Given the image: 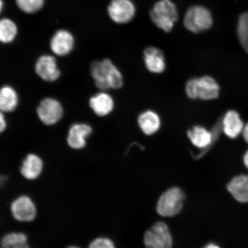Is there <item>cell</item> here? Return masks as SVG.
I'll list each match as a JSON object with an SVG mask.
<instances>
[{"instance_id":"6da1fadb","label":"cell","mask_w":248,"mask_h":248,"mask_svg":"<svg viewBox=\"0 0 248 248\" xmlns=\"http://www.w3.org/2000/svg\"><path fill=\"white\" fill-rule=\"evenodd\" d=\"M91 73L95 86L101 91L123 88L124 82L122 73L108 59L93 62L91 65Z\"/></svg>"},{"instance_id":"d4e9b609","label":"cell","mask_w":248,"mask_h":248,"mask_svg":"<svg viewBox=\"0 0 248 248\" xmlns=\"http://www.w3.org/2000/svg\"><path fill=\"white\" fill-rule=\"evenodd\" d=\"M88 248H116L112 241L105 237H98L89 243Z\"/></svg>"},{"instance_id":"4dcf8cb0","label":"cell","mask_w":248,"mask_h":248,"mask_svg":"<svg viewBox=\"0 0 248 248\" xmlns=\"http://www.w3.org/2000/svg\"><path fill=\"white\" fill-rule=\"evenodd\" d=\"M65 248H82L79 247L78 246H76V245H70V246H67Z\"/></svg>"},{"instance_id":"7c38bea8","label":"cell","mask_w":248,"mask_h":248,"mask_svg":"<svg viewBox=\"0 0 248 248\" xmlns=\"http://www.w3.org/2000/svg\"><path fill=\"white\" fill-rule=\"evenodd\" d=\"M91 125L85 123H76L70 126L67 137V143L73 150H81L86 147L87 139L92 134Z\"/></svg>"},{"instance_id":"e0dca14e","label":"cell","mask_w":248,"mask_h":248,"mask_svg":"<svg viewBox=\"0 0 248 248\" xmlns=\"http://www.w3.org/2000/svg\"><path fill=\"white\" fill-rule=\"evenodd\" d=\"M89 106L96 115L102 117L112 112L115 107V102L112 96L106 91H101L90 99Z\"/></svg>"},{"instance_id":"44dd1931","label":"cell","mask_w":248,"mask_h":248,"mask_svg":"<svg viewBox=\"0 0 248 248\" xmlns=\"http://www.w3.org/2000/svg\"><path fill=\"white\" fill-rule=\"evenodd\" d=\"M18 104V96L14 88L8 85L0 88V111L11 112L17 108Z\"/></svg>"},{"instance_id":"8fae6325","label":"cell","mask_w":248,"mask_h":248,"mask_svg":"<svg viewBox=\"0 0 248 248\" xmlns=\"http://www.w3.org/2000/svg\"><path fill=\"white\" fill-rule=\"evenodd\" d=\"M35 70L37 75L46 82L56 81L61 76L57 60L50 55H44L39 58Z\"/></svg>"},{"instance_id":"52a82bcc","label":"cell","mask_w":248,"mask_h":248,"mask_svg":"<svg viewBox=\"0 0 248 248\" xmlns=\"http://www.w3.org/2000/svg\"><path fill=\"white\" fill-rule=\"evenodd\" d=\"M145 248H172L173 241L168 226L157 222L145 232Z\"/></svg>"},{"instance_id":"f1b7e54d","label":"cell","mask_w":248,"mask_h":248,"mask_svg":"<svg viewBox=\"0 0 248 248\" xmlns=\"http://www.w3.org/2000/svg\"><path fill=\"white\" fill-rule=\"evenodd\" d=\"M203 248H221L220 247L218 246V245H217L216 244L214 243H210L209 244L206 245L205 247H204Z\"/></svg>"},{"instance_id":"9c48e42d","label":"cell","mask_w":248,"mask_h":248,"mask_svg":"<svg viewBox=\"0 0 248 248\" xmlns=\"http://www.w3.org/2000/svg\"><path fill=\"white\" fill-rule=\"evenodd\" d=\"M44 160L35 153L27 154L19 167V173L26 181L35 182L42 177L45 171Z\"/></svg>"},{"instance_id":"ffe728a7","label":"cell","mask_w":248,"mask_h":248,"mask_svg":"<svg viewBox=\"0 0 248 248\" xmlns=\"http://www.w3.org/2000/svg\"><path fill=\"white\" fill-rule=\"evenodd\" d=\"M26 232L14 231L6 232L0 238V248H31Z\"/></svg>"},{"instance_id":"4fadbf2b","label":"cell","mask_w":248,"mask_h":248,"mask_svg":"<svg viewBox=\"0 0 248 248\" xmlns=\"http://www.w3.org/2000/svg\"><path fill=\"white\" fill-rule=\"evenodd\" d=\"M143 60L145 67L151 73L162 74L166 69L165 56L160 49L155 46H148L144 49Z\"/></svg>"},{"instance_id":"8992f818","label":"cell","mask_w":248,"mask_h":248,"mask_svg":"<svg viewBox=\"0 0 248 248\" xmlns=\"http://www.w3.org/2000/svg\"><path fill=\"white\" fill-rule=\"evenodd\" d=\"M186 29L194 33L204 32L213 24V17L209 9L200 5L192 6L187 9L184 19Z\"/></svg>"},{"instance_id":"d6986e66","label":"cell","mask_w":248,"mask_h":248,"mask_svg":"<svg viewBox=\"0 0 248 248\" xmlns=\"http://www.w3.org/2000/svg\"><path fill=\"white\" fill-rule=\"evenodd\" d=\"M227 190L238 202L248 203V175L234 176L228 183Z\"/></svg>"},{"instance_id":"603a6c76","label":"cell","mask_w":248,"mask_h":248,"mask_svg":"<svg viewBox=\"0 0 248 248\" xmlns=\"http://www.w3.org/2000/svg\"><path fill=\"white\" fill-rule=\"evenodd\" d=\"M237 33L240 44L248 54V12L240 16L238 21Z\"/></svg>"},{"instance_id":"f546056e","label":"cell","mask_w":248,"mask_h":248,"mask_svg":"<svg viewBox=\"0 0 248 248\" xmlns=\"http://www.w3.org/2000/svg\"><path fill=\"white\" fill-rule=\"evenodd\" d=\"M3 7H4V2H3L2 0H0V13L2 11Z\"/></svg>"},{"instance_id":"4316f807","label":"cell","mask_w":248,"mask_h":248,"mask_svg":"<svg viewBox=\"0 0 248 248\" xmlns=\"http://www.w3.org/2000/svg\"><path fill=\"white\" fill-rule=\"evenodd\" d=\"M242 134H243L244 140L248 144V123L244 125Z\"/></svg>"},{"instance_id":"2e32d148","label":"cell","mask_w":248,"mask_h":248,"mask_svg":"<svg viewBox=\"0 0 248 248\" xmlns=\"http://www.w3.org/2000/svg\"><path fill=\"white\" fill-rule=\"evenodd\" d=\"M74 46V38L69 31L61 30L52 36L50 48L53 53L60 57L66 56L72 51Z\"/></svg>"},{"instance_id":"7a4b0ae2","label":"cell","mask_w":248,"mask_h":248,"mask_svg":"<svg viewBox=\"0 0 248 248\" xmlns=\"http://www.w3.org/2000/svg\"><path fill=\"white\" fill-rule=\"evenodd\" d=\"M12 218L20 224H31L36 221L39 215L38 205L33 198L27 194L15 197L9 204Z\"/></svg>"},{"instance_id":"277c9868","label":"cell","mask_w":248,"mask_h":248,"mask_svg":"<svg viewBox=\"0 0 248 248\" xmlns=\"http://www.w3.org/2000/svg\"><path fill=\"white\" fill-rule=\"evenodd\" d=\"M150 17L157 27L170 32L178 19V9L170 0H159L152 8Z\"/></svg>"},{"instance_id":"cb8c5ba5","label":"cell","mask_w":248,"mask_h":248,"mask_svg":"<svg viewBox=\"0 0 248 248\" xmlns=\"http://www.w3.org/2000/svg\"><path fill=\"white\" fill-rule=\"evenodd\" d=\"M18 7L27 14H33L41 9L45 0H16Z\"/></svg>"},{"instance_id":"484cf974","label":"cell","mask_w":248,"mask_h":248,"mask_svg":"<svg viewBox=\"0 0 248 248\" xmlns=\"http://www.w3.org/2000/svg\"><path fill=\"white\" fill-rule=\"evenodd\" d=\"M4 113L0 111V134L4 132L7 128V124Z\"/></svg>"},{"instance_id":"5b68a950","label":"cell","mask_w":248,"mask_h":248,"mask_svg":"<svg viewBox=\"0 0 248 248\" xmlns=\"http://www.w3.org/2000/svg\"><path fill=\"white\" fill-rule=\"evenodd\" d=\"M185 194L181 188L168 189L158 200L156 210L161 216L171 217L178 215L184 207Z\"/></svg>"},{"instance_id":"5bb4252c","label":"cell","mask_w":248,"mask_h":248,"mask_svg":"<svg viewBox=\"0 0 248 248\" xmlns=\"http://www.w3.org/2000/svg\"><path fill=\"white\" fill-rule=\"evenodd\" d=\"M220 87L212 77L204 76L197 78V98L203 101L216 100L219 97Z\"/></svg>"},{"instance_id":"30bf717a","label":"cell","mask_w":248,"mask_h":248,"mask_svg":"<svg viewBox=\"0 0 248 248\" xmlns=\"http://www.w3.org/2000/svg\"><path fill=\"white\" fill-rule=\"evenodd\" d=\"M108 12L114 22L126 24L134 18L136 7L131 0H111L108 6Z\"/></svg>"},{"instance_id":"3957f363","label":"cell","mask_w":248,"mask_h":248,"mask_svg":"<svg viewBox=\"0 0 248 248\" xmlns=\"http://www.w3.org/2000/svg\"><path fill=\"white\" fill-rule=\"evenodd\" d=\"M222 132L221 122L218 121L212 130H209L202 125H195L189 129L187 137L193 146L199 149L200 153L196 155L198 158L206 154L218 139Z\"/></svg>"},{"instance_id":"ac0fdd59","label":"cell","mask_w":248,"mask_h":248,"mask_svg":"<svg viewBox=\"0 0 248 248\" xmlns=\"http://www.w3.org/2000/svg\"><path fill=\"white\" fill-rule=\"evenodd\" d=\"M138 124L141 132L147 136H153L159 132L162 126V119L156 111L148 109L139 114Z\"/></svg>"},{"instance_id":"ba28073f","label":"cell","mask_w":248,"mask_h":248,"mask_svg":"<svg viewBox=\"0 0 248 248\" xmlns=\"http://www.w3.org/2000/svg\"><path fill=\"white\" fill-rule=\"evenodd\" d=\"M39 119L46 125L57 124L63 116V108L57 100L46 98L40 102L37 108Z\"/></svg>"},{"instance_id":"7402d4cb","label":"cell","mask_w":248,"mask_h":248,"mask_svg":"<svg viewBox=\"0 0 248 248\" xmlns=\"http://www.w3.org/2000/svg\"><path fill=\"white\" fill-rule=\"evenodd\" d=\"M16 24L7 18L0 20V42L8 44L14 41L17 34Z\"/></svg>"},{"instance_id":"83f0119b","label":"cell","mask_w":248,"mask_h":248,"mask_svg":"<svg viewBox=\"0 0 248 248\" xmlns=\"http://www.w3.org/2000/svg\"><path fill=\"white\" fill-rule=\"evenodd\" d=\"M243 163L245 167L248 170V150L246 152L243 156Z\"/></svg>"},{"instance_id":"9a60e30c","label":"cell","mask_w":248,"mask_h":248,"mask_svg":"<svg viewBox=\"0 0 248 248\" xmlns=\"http://www.w3.org/2000/svg\"><path fill=\"white\" fill-rule=\"evenodd\" d=\"M220 122L222 132L228 138L235 139L242 134L245 125L237 111L233 110L228 111Z\"/></svg>"}]
</instances>
